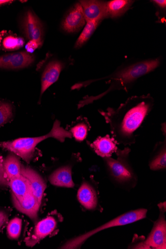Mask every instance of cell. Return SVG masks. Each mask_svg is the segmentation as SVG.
Wrapping results in <instances>:
<instances>
[{"mask_svg": "<svg viewBox=\"0 0 166 249\" xmlns=\"http://www.w3.org/2000/svg\"><path fill=\"white\" fill-rule=\"evenodd\" d=\"M153 106L148 97L132 98L117 109L100 111L109 124L112 138L117 144L131 145L136 142V130L144 124Z\"/></svg>", "mask_w": 166, "mask_h": 249, "instance_id": "cell-1", "label": "cell"}, {"mask_svg": "<svg viewBox=\"0 0 166 249\" xmlns=\"http://www.w3.org/2000/svg\"><path fill=\"white\" fill-rule=\"evenodd\" d=\"M130 152L128 147L123 150L117 148L115 152L116 159L103 158L105 171L112 183L128 190L134 188L138 182L137 175L130 161Z\"/></svg>", "mask_w": 166, "mask_h": 249, "instance_id": "cell-2", "label": "cell"}, {"mask_svg": "<svg viewBox=\"0 0 166 249\" xmlns=\"http://www.w3.org/2000/svg\"><path fill=\"white\" fill-rule=\"evenodd\" d=\"M73 135L61 126V123L56 120L51 131L46 135L37 138H19L11 142H0V147L7 149L29 163L33 158L36 147L41 142L54 138L64 142L66 139H72Z\"/></svg>", "mask_w": 166, "mask_h": 249, "instance_id": "cell-3", "label": "cell"}, {"mask_svg": "<svg viewBox=\"0 0 166 249\" xmlns=\"http://www.w3.org/2000/svg\"><path fill=\"white\" fill-rule=\"evenodd\" d=\"M158 59L142 61L125 68L108 77L113 83L108 92L113 89H126L138 78L154 71L159 66Z\"/></svg>", "mask_w": 166, "mask_h": 249, "instance_id": "cell-4", "label": "cell"}, {"mask_svg": "<svg viewBox=\"0 0 166 249\" xmlns=\"http://www.w3.org/2000/svg\"><path fill=\"white\" fill-rule=\"evenodd\" d=\"M148 210L139 209L128 212L114 218L99 227L67 242L62 248L65 249H75L81 245L87 239L94 234L102 231L115 226H120L131 224L147 217Z\"/></svg>", "mask_w": 166, "mask_h": 249, "instance_id": "cell-5", "label": "cell"}, {"mask_svg": "<svg viewBox=\"0 0 166 249\" xmlns=\"http://www.w3.org/2000/svg\"><path fill=\"white\" fill-rule=\"evenodd\" d=\"M160 214L147 238L143 241L134 243L132 249H166V202L158 204Z\"/></svg>", "mask_w": 166, "mask_h": 249, "instance_id": "cell-6", "label": "cell"}, {"mask_svg": "<svg viewBox=\"0 0 166 249\" xmlns=\"http://www.w3.org/2000/svg\"><path fill=\"white\" fill-rule=\"evenodd\" d=\"M22 29L29 41H35L41 46L43 43L44 29L42 22L31 10H28L22 20Z\"/></svg>", "mask_w": 166, "mask_h": 249, "instance_id": "cell-7", "label": "cell"}, {"mask_svg": "<svg viewBox=\"0 0 166 249\" xmlns=\"http://www.w3.org/2000/svg\"><path fill=\"white\" fill-rule=\"evenodd\" d=\"M35 61L33 55L21 52L0 56V69L17 70L25 69Z\"/></svg>", "mask_w": 166, "mask_h": 249, "instance_id": "cell-8", "label": "cell"}, {"mask_svg": "<svg viewBox=\"0 0 166 249\" xmlns=\"http://www.w3.org/2000/svg\"><path fill=\"white\" fill-rule=\"evenodd\" d=\"M82 7L79 2L69 10L62 22L63 30L68 33H74L80 30L86 24Z\"/></svg>", "mask_w": 166, "mask_h": 249, "instance_id": "cell-9", "label": "cell"}, {"mask_svg": "<svg viewBox=\"0 0 166 249\" xmlns=\"http://www.w3.org/2000/svg\"><path fill=\"white\" fill-rule=\"evenodd\" d=\"M12 199L14 206L17 210L29 216L34 221L37 220L41 203L36 197L32 190L20 199L14 196H12Z\"/></svg>", "mask_w": 166, "mask_h": 249, "instance_id": "cell-10", "label": "cell"}, {"mask_svg": "<svg viewBox=\"0 0 166 249\" xmlns=\"http://www.w3.org/2000/svg\"><path fill=\"white\" fill-rule=\"evenodd\" d=\"M77 198L80 204L88 210L102 209L99 205L96 185H93L87 181H84L80 186L77 193Z\"/></svg>", "mask_w": 166, "mask_h": 249, "instance_id": "cell-11", "label": "cell"}, {"mask_svg": "<svg viewBox=\"0 0 166 249\" xmlns=\"http://www.w3.org/2000/svg\"><path fill=\"white\" fill-rule=\"evenodd\" d=\"M57 224L56 219L54 216H49L39 221L36 226L32 235L27 238L26 245L33 247L51 234L56 229Z\"/></svg>", "mask_w": 166, "mask_h": 249, "instance_id": "cell-12", "label": "cell"}, {"mask_svg": "<svg viewBox=\"0 0 166 249\" xmlns=\"http://www.w3.org/2000/svg\"><path fill=\"white\" fill-rule=\"evenodd\" d=\"M87 22L100 20L108 18L107 2L100 1H80Z\"/></svg>", "mask_w": 166, "mask_h": 249, "instance_id": "cell-13", "label": "cell"}, {"mask_svg": "<svg viewBox=\"0 0 166 249\" xmlns=\"http://www.w3.org/2000/svg\"><path fill=\"white\" fill-rule=\"evenodd\" d=\"M64 66V64L58 60L52 61L47 65L41 77L40 97L47 89L58 80Z\"/></svg>", "mask_w": 166, "mask_h": 249, "instance_id": "cell-14", "label": "cell"}, {"mask_svg": "<svg viewBox=\"0 0 166 249\" xmlns=\"http://www.w3.org/2000/svg\"><path fill=\"white\" fill-rule=\"evenodd\" d=\"M73 165H63L55 170L49 177V181L54 186L67 188H73L75 184L73 179Z\"/></svg>", "mask_w": 166, "mask_h": 249, "instance_id": "cell-15", "label": "cell"}, {"mask_svg": "<svg viewBox=\"0 0 166 249\" xmlns=\"http://www.w3.org/2000/svg\"><path fill=\"white\" fill-rule=\"evenodd\" d=\"M20 174L29 181L35 196L41 203L46 188L45 181L34 170L23 166L22 165H21Z\"/></svg>", "mask_w": 166, "mask_h": 249, "instance_id": "cell-16", "label": "cell"}, {"mask_svg": "<svg viewBox=\"0 0 166 249\" xmlns=\"http://www.w3.org/2000/svg\"><path fill=\"white\" fill-rule=\"evenodd\" d=\"M149 167L153 171L166 169V137L164 141L158 142L155 146L149 160Z\"/></svg>", "mask_w": 166, "mask_h": 249, "instance_id": "cell-17", "label": "cell"}, {"mask_svg": "<svg viewBox=\"0 0 166 249\" xmlns=\"http://www.w3.org/2000/svg\"><path fill=\"white\" fill-rule=\"evenodd\" d=\"M116 145L115 140L109 135L99 137L90 144L94 152L102 158L111 157L118 148Z\"/></svg>", "mask_w": 166, "mask_h": 249, "instance_id": "cell-18", "label": "cell"}, {"mask_svg": "<svg viewBox=\"0 0 166 249\" xmlns=\"http://www.w3.org/2000/svg\"><path fill=\"white\" fill-rule=\"evenodd\" d=\"M9 187L13 193L12 196L18 199L24 197L32 190L29 181L21 175L10 179Z\"/></svg>", "mask_w": 166, "mask_h": 249, "instance_id": "cell-19", "label": "cell"}, {"mask_svg": "<svg viewBox=\"0 0 166 249\" xmlns=\"http://www.w3.org/2000/svg\"><path fill=\"white\" fill-rule=\"evenodd\" d=\"M133 2L129 0H112L107 2L108 18H116L122 16L128 11Z\"/></svg>", "mask_w": 166, "mask_h": 249, "instance_id": "cell-20", "label": "cell"}, {"mask_svg": "<svg viewBox=\"0 0 166 249\" xmlns=\"http://www.w3.org/2000/svg\"><path fill=\"white\" fill-rule=\"evenodd\" d=\"M4 168L8 179L20 175L21 164L15 154H9L3 161Z\"/></svg>", "mask_w": 166, "mask_h": 249, "instance_id": "cell-21", "label": "cell"}, {"mask_svg": "<svg viewBox=\"0 0 166 249\" xmlns=\"http://www.w3.org/2000/svg\"><path fill=\"white\" fill-rule=\"evenodd\" d=\"M100 20H94L87 22L84 30L80 35L75 44L76 49L81 48L89 40L100 24Z\"/></svg>", "mask_w": 166, "mask_h": 249, "instance_id": "cell-22", "label": "cell"}, {"mask_svg": "<svg viewBox=\"0 0 166 249\" xmlns=\"http://www.w3.org/2000/svg\"><path fill=\"white\" fill-rule=\"evenodd\" d=\"M90 129L88 123L81 122L71 127L70 131L76 141L82 142L86 139Z\"/></svg>", "mask_w": 166, "mask_h": 249, "instance_id": "cell-23", "label": "cell"}, {"mask_svg": "<svg viewBox=\"0 0 166 249\" xmlns=\"http://www.w3.org/2000/svg\"><path fill=\"white\" fill-rule=\"evenodd\" d=\"M14 116V108L9 103L0 101V127L11 121Z\"/></svg>", "mask_w": 166, "mask_h": 249, "instance_id": "cell-24", "label": "cell"}, {"mask_svg": "<svg viewBox=\"0 0 166 249\" xmlns=\"http://www.w3.org/2000/svg\"><path fill=\"white\" fill-rule=\"evenodd\" d=\"M25 40L21 37L9 35L6 36L2 42V47L5 51L18 50L23 46Z\"/></svg>", "mask_w": 166, "mask_h": 249, "instance_id": "cell-25", "label": "cell"}, {"mask_svg": "<svg viewBox=\"0 0 166 249\" xmlns=\"http://www.w3.org/2000/svg\"><path fill=\"white\" fill-rule=\"evenodd\" d=\"M22 226L21 219L16 217L9 223L7 227L8 237L11 239H18L20 234Z\"/></svg>", "mask_w": 166, "mask_h": 249, "instance_id": "cell-26", "label": "cell"}, {"mask_svg": "<svg viewBox=\"0 0 166 249\" xmlns=\"http://www.w3.org/2000/svg\"><path fill=\"white\" fill-rule=\"evenodd\" d=\"M9 186V179L6 174L3 161L0 159V187Z\"/></svg>", "mask_w": 166, "mask_h": 249, "instance_id": "cell-27", "label": "cell"}, {"mask_svg": "<svg viewBox=\"0 0 166 249\" xmlns=\"http://www.w3.org/2000/svg\"><path fill=\"white\" fill-rule=\"evenodd\" d=\"M39 47V45L36 41H29L26 45V49L27 53H32Z\"/></svg>", "mask_w": 166, "mask_h": 249, "instance_id": "cell-28", "label": "cell"}, {"mask_svg": "<svg viewBox=\"0 0 166 249\" xmlns=\"http://www.w3.org/2000/svg\"><path fill=\"white\" fill-rule=\"evenodd\" d=\"M8 219V215L5 212L0 211V229L7 223Z\"/></svg>", "mask_w": 166, "mask_h": 249, "instance_id": "cell-29", "label": "cell"}, {"mask_svg": "<svg viewBox=\"0 0 166 249\" xmlns=\"http://www.w3.org/2000/svg\"><path fill=\"white\" fill-rule=\"evenodd\" d=\"M153 2L162 8H164L166 7V1L165 0H154V1H153Z\"/></svg>", "mask_w": 166, "mask_h": 249, "instance_id": "cell-30", "label": "cell"}, {"mask_svg": "<svg viewBox=\"0 0 166 249\" xmlns=\"http://www.w3.org/2000/svg\"><path fill=\"white\" fill-rule=\"evenodd\" d=\"M13 2L14 1L11 0H0V7L7 5Z\"/></svg>", "mask_w": 166, "mask_h": 249, "instance_id": "cell-31", "label": "cell"}]
</instances>
